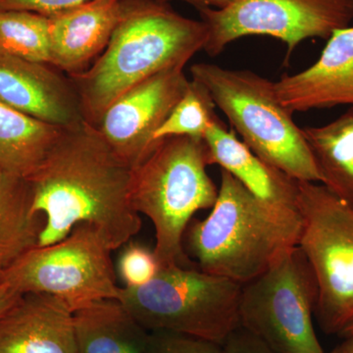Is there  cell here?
<instances>
[{
    "label": "cell",
    "instance_id": "9",
    "mask_svg": "<svg viewBox=\"0 0 353 353\" xmlns=\"http://www.w3.org/2000/svg\"><path fill=\"white\" fill-rule=\"evenodd\" d=\"M111 252L97 230L80 224L64 240L36 246L0 271V283L20 294L57 297L75 313L119 297Z\"/></svg>",
    "mask_w": 353,
    "mask_h": 353
},
{
    "label": "cell",
    "instance_id": "11",
    "mask_svg": "<svg viewBox=\"0 0 353 353\" xmlns=\"http://www.w3.org/2000/svg\"><path fill=\"white\" fill-rule=\"evenodd\" d=\"M183 68L160 72L113 102L97 128L132 169L157 145L154 134L190 85Z\"/></svg>",
    "mask_w": 353,
    "mask_h": 353
},
{
    "label": "cell",
    "instance_id": "26",
    "mask_svg": "<svg viewBox=\"0 0 353 353\" xmlns=\"http://www.w3.org/2000/svg\"><path fill=\"white\" fill-rule=\"evenodd\" d=\"M222 345L224 353H275L266 343L241 326L234 329Z\"/></svg>",
    "mask_w": 353,
    "mask_h": 353
},
{
    "label": "cell",
    "instance_id": "12",
    "mask_svg": "<svg viewBox=\"0 0 353 353\" xmlns=\"http://www.w3.org/2000/svg\"><path fill=\"white\" fill-rule=\"evenodd\" d=\"M0 101L52 126L71 129L85 120L71 78L43 62L0 53Z\"/></svg>",
    "mask_w": 353,
    "mask_h": 353
},
{
    "label": "cell",
    "instance_id": "24",
    "mask_svg": "<svg viewBox=\"0 0 353 353\" xmlns=\"http://www.w3.org/2000/svg\"><path fill=\"white\" fill-rule=\"evenodd\" d=\"M148 353H224L215 341L168 331L150 332Z\"/></svg>",
    "mask_w": 353,
    "mask_h": 353
},
{
    "label": "cell",
    "instance_id": "1",
    "mask_svg": "<svg viewBox=\"0 0 353 353\" xmlns=\"http://www.w3.org/2000/svg\"><path fill=\"white\" fill-rule=\"evenodd\" d=\"M132 175L94 125L65 129L27 179L32 213L44 222L37 246L64 240L80 224L97 230L111 250L126 245L143 226L131 201Z\"/></svg>",
    "mask_w": 353,
    "mask_h": 353
},
{
    "label": "cell",
    "instance_id": "4",
    "mask_svg": "<svg viewBox=\"0 0 353 353\" xmlns=\"http://www.w3.org/2000/svg\"><path fill=\"white\" fill-rule=\"evenodd\" d=\"M209 165L203 139L172 137L158 141L132 169V204L152 222L153 250L162 268L190 267L185 232L197 211L213 208L219 190L208 175Z\"/></svg>",
    "mask_w": 353,
    "mask_h": 353
},
{
    "label": "cell",
    "instance_id": "23",
    "mask_svg": "<svg viewBox=\"0 0 353 353\" xmlns=\"http://www.w3.org/2000/svg\"><path fill=\"white\" fill-rule=\"evenodd\" d=\"M123 246L117 272L125 288H138L148 284L161 270L154 250L136 243Z\"/></svg>",
    "mask_w": 353,
    "mask_h": 353
},
{
    "label": "cell",
    "instance_id": "6",
    "mask_svg": "<svg viewBox=\"0 0 353 353\" xmlns=\"http://www.w3.org/2000/svg\"><path fill=\"white\" fill-rule=\"evenodd\" d=\"M241 285L192 267L161 268L138 288H121L118 301L150 332L189 334L223 345L240 326Z\"/></svg>",
    "mask_w": 353,
    "mask_h": 353
},
{
    "label": "cell",
    "instance_id": "2",
    "mask_svg": "<svg viewBox=\"0 0 353 353\" xmlns=\"http://www.w3.org/2000/svg\"><path fill=\"white\" fill-rule=\"evenodd\" d=\"M208 39V27L174 10L168 0H128L127 10L90 68L69 76L83 118L97 127L106 109L160 72L185 68Z\"/></svg>",
    "mask_w": 353,
    "mask_h": 353
},
{
    "label": "cell",
    "instance_id": "8",
    "mask_svg": "<svg viewBox=\"0 0 353 353\" xmlns=\"http://www.w3.org/2000/svg\"><path fill=\"white\" fill-rule=\"evenodd\" d=\"M297 245L317 280L315 315L324 333L341 334L353 321V208L317 183L297 181Z\"/></svg>",
    "mask_w": 353,
    "mask_h": 353
},
{
    "label": "cell",
    "instance_id": "7",
    "mask_svg": "<svg viewBox=\"0 0 353 353\" xmlns=\"http://www.w3.org/2000/svg\"><path fill=\"white\" fill-rule=\"evenodd\" d=\"M317 280L299 245L279 256L259 277L241 285L240 326L275 353H323L313 326Z\"/></svg>",
    "mask_w": 353,
    "mask_h": 353
},
{
    "label": "cell",
    "instance_id": "28",
    "mask_svg": "<svg viewBox=\"0 0 353 353\" xmlns=\"http://www.w3.org/2000/svg\"><path fill=\"white\" fill-rule=\"evenodd\" d=\"M183 1L192 4L196 9L205 8V7L221 9L229 6L233 0H183Z\"/></svg>",
    "mask_w": 353,
    "mask_h": 353
},
{
    "label": "cell",
    "instance_id": "18",
    "mask_svg": "<svg viewBox=\"0 0 353 353\" xmlns=\"http://www.w3.org/2000/svg\"><path fill=\"white\" fill-rule=\"evenodd\" d=\"M301 130L322 185L353 208V106L328 124Z\"/></svg>",
    "mask_w": 353,
    "mask_h": 353
},
{
    "label": "cell",
    "instance_id": "30",
    "mask_svg": "<svg viewBox=\"0 0 353 353\" xmlns=\"http://www.w3.org/2000/svg\"><path fill=\"white\" fill-rule=\"evenodd\" d=\"M353 334V321L352 323H350V325H348L347 328L343 330V333H341V336H348V334Z\"/></svg>",
    "mask_w": 353,
    "mask_h": 353
},
{
    "label": "cell",
    "instance_id": "14",
    "mask_svg": "<svg viewBox=\"0 0 353 353\" xmlns=\"http://www.w3.org/2000/svg\"><path fill=\"white\" fill-rule=\"evenodd\" d=\"M279 101L292 113L353 106V27L336 30L310 67L274 82Z\"/></svg>",
    "mask_w": 353,
    "mask_h": 353
},
{
    "label": "cell",
    "instance_id": "31",
    "mask_svg": "<svg viewBox=\"0 0 353 353\" xmlns=\"http://www.w3.org/2000/svg\"><path fill=\"white\" fill-rule=\"evenodd\" d=\"M323 353H341L340 345H338V347H334L333 350H331L330 352H323Z\"/></svg>",
    "mask_w": 353,
    "mask_h": 353
},
{
    "label": "cell",
    "instance_id": "19",
    "mask_svg": "<svg viewBox=\"0 0 353 353\" xmlns=\"http://www.w3.org/2000/svg\"><path fill=\"white\" fill-rule=\"evenodd\" d=\"M64 130L30 117L0 101V167L29 179Z\"/></svg>",
    "mask_w": 353,
    "mask_h": 353
},
{
    "label": "cell",
    "instance_id": "15",
    "mask_svg": "<svg viewBox=\"0 0 353 353\" xmlns=\"http://www.w3.org/2000/svg\"><path fill=\"white\" fill-rule=\"evenodd\" d=\"M0 353H77L73 311L50 294H21L0 315Z\"/></svg>",
    "mask_w": 353,
    "mask_h": 353
},
{
    "label": "cell",
    "instance_id": "5",
    "mask_svg": "<svg viewBox=\"0 0 353 353\" xmlns=\"http://www.w3.org/2000/svg\"><path fill=\"white\" fill-rule=\"evenodd\" d=\"M192 80L208 90L234 132L265 163L301 182L321 183L301 128L279 101L274 82L250 71L196 63Z\"/></svg>",
    "mask_w": 353,
    "mask_h": 353
},
{
    "label": "cell",
    "instance_id": "16",
    "mask_svg": "<svg viewBox=\"0 0 353 353\" xmlns=\"http://www.w3.org/2000/svg\"><path fill=\"white\" fill-rule=\"evenodd\" d=\"M203 139L210 165H219L261 201L297 209V181L262 161L219 117L209 126Z\"/></svg>",
    "mask_w": 353,
    "mask_h": 353
},
{
    "label": "cell",
    "instance_id": "21",
    "mask_svg": "<svg viewBox=\"0 0 353 353\" xmlns=\"http://www.w3.org/2000/svg\"><path fill=\"white\" fill-rule=\"evenodd\" d=\"M48 17L0 9V53L50 64Z\"/></svg>",
    "mask_w": 353,
    "mask_h": 353
},
{
    "label": "cell",
    "instance_id": "22",
    "mask_svg": "<svg viewBox=\"0 0 353 353\" xmlns=\"http://www.w3.org/2000/svg\"><path fill=\"white\" fill-rule=\"evenodd\" d=\"M216 105L201 83L190 80L185 94L154 134L155 143L172 137L203 139L218 117Z\"/></svg>",
    "mask_w": 353,
    "mask_h": 353
},
{
    "label": "cell",
    "instance_id": "27",
    "mask_svg": "<svg viewBox=\"0 0 353 353\" xmlns=\"http://www.w3.org/2000/svg\"><path fill=\"white\" fill-rule=\"evenodd\" d=\"M21 294L6 287L0 283V315L7 310L18 299Z\"/></svg>",
    "mask_w": 353,
    "mask_h": 353
},
{
    "label": "cell",
    "instance_id": "3",
    "mask_svg": "<svg viewBox=\"0 0 353 353\" xmlns=\"http://www.w3.org/2000/svg\"><path fill=\"white\" fill-rule=\"evenodd\" d=\"M301 227L297 209L261 201L221 169L210 214L190 225L185 241L201 271L243 285L299 245Z\"/></svg>",
    "mask_w": 353,
    "mask_h": 353
},
{
    "label": "cell",
    "instance_id": "20",
    "mask_svg": "<svg viewBox=\"0 0 353 353\" xmlns=\"http://www.w3.org/2000/svg\"><path fill=\"white\" fill-rule=\"evenodd\" d=\"M43 224L32 213L29 181L0 167V271L38 245Z\"/></svg>",
    "mask_w": 353,
    "mask_h": 353
},
{
    "label": "cell",
    "instance_id": "29",
    "mask_svg": "<svg viewBox=\"0 0 353 353\" xmlns=\"http://www.w3.org/2000/svg\"><path fill=\"white\" fill-rule=\"evenodd\" d=\"M345 340L341 343V353H353V334L345 336Z\"/></svg>",
    "mask_w": 353,
    "mask_h": 353
},
{
    "label": "cell",
    "instance_id": "25",
    "mask_svg": "<svg viewBox=\"0 0 353 353\" xmlns=\"http://www.w3.org/2000/svg\"><path fill=\"white\" fill-rule=\"evenodd\" d=\"M88 1L90 0H0V9L30 11L48 17Z\"/></svg>",
    "mask_w": 353,
    "mask_h": 353
},
{
    "label": "cell",
    "instance_id": "13",
    "mask_svg": "<svg viewBox=\"0 0 353 353\" xmlns=\"http://www.w3.org/2000/svg\"><path fill=\"white\" fill-rule=\"evenodd\" d=\"M128 0H90L48 16L50 64L67 76L90 68L127 10Z\"/></svg>",
    "mask_w": 353,
    "mask_h": 353
},
{
    "label": "cell",
    "instance_id": "10",
    "mask_svg": "<svg viewBox=\"0 0 353 353\" xmlns=\"http://www.w3.org/2000/svg\"><path fill=\"white\" fill-rule=\"evenodd\" d=\"M197 10L208 27L203 51L209 57L241 38L267 36L287 46L285 62L305 39L328 41L353 21V0H233L224 8Z\"/></svg>",
    "mask_w": 353,
    "mask_h": 353
},
{
    "label": "cell",
    "instance_id": "17",
    "mask_svg": "<svg viewBox=\"0 0 353 353\" xmlns=\"http://www.w3.org/2000/svg\"><path fill=\"white\" fill-rule=\"evenodd\" d=\"M77 353H148L150 332L118 299H104L74 313Z\"/></svg>",
    "mask_w": 353,
    "mask_h": 353
}]
</instances>
